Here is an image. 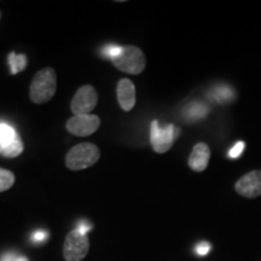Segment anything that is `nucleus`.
I'll list each match as a JSON object with an SVG mask.
<instances>
[{"label": "nucleus", "mask_w": 261, "mask_h": 261, "mask_svg": "<svg viewBox=\"0 0 261 261\" xmlns=\"http://www.w3.org/2000/svg\"><path fill=\"white\" fill-rule=\"evenodd\" d=\"M76 230L83 234H87L89 231L92 230V224H90L87 220H81V221H79V223H77Z\"/></svg>", "instance_id": "19"}, {"label": "nucleus", "mask_w": 261, "mask_h": 261, "mask_svg": "<svg viewBox=\"0 0 261 261\" xmlns=\"http://www.w3.org/2000/svg\"><path fill=\"white\" fill-rule=\"evenodd\" d=\"M16 261H28V259H27V257H24V256H18L17 260H16Z\"/></svg>", "instance_id": "22"}, {"label": "nucleus", "mask_w": 261, "mask_h": 261, "mask_svg": "<svg viewBox=\"0 0 261 261\" xmlns=\"http://www.w3.org/2000/svg\"><path fill=\"white\" fill-rule=\"evenodd\" d=\"M9 65H10V70H11L12 75L18 74L19 71L24 70L25 67H27V56L23 54H15V52H11L9 55Z\"/></svg>", "instance_id": "12"}, {"label": "nucleus", "mask_w": 261, "mask_h": 261, "mask_svg": "<svg viewBox=\"0 0 261 261\" xmlns=\"http://www.w3.org/2000/svg\"><path fill=\"white\" fill-rule=\"evenodd\" d=\"M98 102L97 91L91 85L80 87L74 94L70 108L74 115H89L96 108Z\"/></svg>", "instance_id": "7"}, {"label": "nucleus", "mask_w": 261, "mask_h": 261, "mask_svg": "<svg viewBox=\"0 0 261 261\" xmlns=\"http://www.w3.org/2000/svg\"><path fill=\"white\" fill-rule=\"evenodd\" d=\"M100 126V119L97 115H74L67 121V129L77 137H89L93 135Z\"/></svg>", "instance_id": "8"}, {"label": "nucleus", "mask_w": 261, "mask_h": 261, "mask_svg": "<svg viewBox=\"0 0 261 261\" xmlns=\"http://www.w3.org/2000/svg\"><path fill=\"white\" fill-rule=\"evenodd\" d=\"M122 48H123V46H120V45L110 44V45H107V46L103 48L102 54L104 57L110 58V60H114V58L120 56V54L122 52Z\"/></svg>", "instance_id": "15"}, {"label": "nucleus", "mask_w": 261, "mask_h": 261, "mask_svg": "<svg viewBox=\"0 0 261 261\" xmlns=\"http://www.w3.org/2000/svg\"><path fill=\"white\" fill-rule=\"evenodd\" d=\"M179 129L175 128L174 125H167L161 127L159 125L158 120H154L150 127V143L152 149L158 154H165L172 148L175 137L178 136Z\"/></svg>", "instance_id": "4"}, {"label": "nucleus", "mask_w": 261, "mask_h": 261, "mask_svg": "<svg viewBox=\"0 0 261 261\" xmlns=\"http://www.w3.org/2000/svg\"><path fill=\"white\" fill-rule=\"evenodd\" d=\"M117 100L123 112H130L136 106V87L129 79H121L117 84Z\"/></svg>", "instance_id": "10"}, {"label": "nucleus", "mask_w": 261, "mask_h": 261, "mask_svg": "<svg viewBox=\"0 0 261 261\" xmlns=\"http://www.w3.org/2000/svg\"><path fill=\"white\" fill-rule=\"evenodd\" d=\"M0 17H2V14H0Z\"/></svg>", "instance_id": "23"}, {"label": "nucleus", "mask_w": 261, "mask_h": 261, "mask_svg": "<svg viewBox=\"0 0 261 261\" xmlns=\"http://www.w3.org/2000/svg\"><path fill=\"white\" fill-rule=\"evenodd\" d=\"M23 143L18 133L8 123H0V155L14 159L23 152Z\"/></svg>", "instance_id": "6"}, {"label": "nucleus", "mask_w": 261, "mask_h": 261, "mask_svg": "<svg viewBox=\"0 0 261 261\" xmlns=\"http://www.w3.org/2000/svg\"><path fill=\"white\" fill-rule=\"evenodd\" d=\"M90 249V241L87 234H83L76 228L70 231L65 237L63 255L67 261H81L87 255Z\"/></svg>", "instance_id": "5"}, {"label": "nucleus", "mask_w": 261, "mask_h": 261, "mask_svg": "<svg viewBox=\"0 0 261 261\" xmlns=\"http://www.w3.org/2000/svg\"><path fill=\"white\" fill-rule=\"evenodd\" d=\"M57 90L56 71L52 68L39 70L33 77L29 96L33 103L44 104L50 102Z\"/></svg>", "instance_id": "1"}, {"label": "nucleus", "mask_w": 261, "mask_h": 261, "mask_svg": "<svg viewBox=\"0 0 261 261\" xmlns=\"http://www.w3.org/2000/svg\"><path fill=\"white\" fill-rule=\"evenodd\" d=\"M244 148H246V144H244V142H242V140H240V142H237L236 144H234L232 148L230 149V151H228V156L233 160L238 159L241 155L243 154Z\"/></svg>", "instance_id": "16"}, {"label": "nucleus", "mask_w": 261, "mask_h": 261, "mask_svg": "<svg viewBox=\"0 0 261 261\" xmlns=\"http://www.w3.org/2000/svg\"><path fill=\"white\" fill-rule=\"evenodd\" d=\"M100 158V151L92 143H81L71 148L65 156V165L71 171L92 167Z\"/></svg>", "instance_id": "2"}, {"label": "nucleus", "mask_w": 261, "mask_h": 261, "mask_svg": "<svg viewBox=\"0 0 261 261\" xmlns=\"http://www.w3.org/2000/svg\"><path fill=\"white\" fill-rule=\"evenodd\" d=\"M211 159V150L205 143H198L194 146L189 156V167L195 172H203L208 167Z\"/></svg>", "instance_id": "11"}, {"label": "nucleus", "mask_w": 261, "mask_h": 261, "mask_svg": "<svg viewBox=\"0 0 261 261\" xmlns=\"http://www.w3.org/2000/svg\"><path fill=\"white\" fill-rule=\"evenodd\" d=\"M33 241H34L35 243H42L44 241H46L47 238V232L44 230H38L35 231L34 233H33Z\"/></svg>", "instance_id": "20"}, {"label": "nucleus", "mask_w": 261, "mask_h": 261, "mask_svg": "<svg viewBox=\"0 0 261 261\" xmlns=\"http://www.w3.org/2000/svg\"><path fill=\"white\" fill-rule=\"evenodd\" d=\"M214 94L217 96L218 100H227L230 99L231 96H232V92H231L230 89H227V87L220 86L218 87V90L214 91Z\"/></svg>", "instance_id": "17"}, {"label": "nucleus", "mask_w": 261, "mask_h": 261, "mask_svg": "<svg viewBox=\"0 0 261 261\" xmlns=\"http://www.w3.org/2000/svg\"><path fill=\"white\" fill-rule=\"evenodd\" d=\"M112 61L117 69L132 75L140 74L146 67L144 52L140 50L139 47L132 46V45L123 46L120 56L114 58Z\"/></svg>", "instance_id": "3"}, {"label": "nucleus", "mask_w": 261, "mask_h": 261, "mask_svg": "<svg viewBox=\"0 0 261 261\" xmlns=\"http://www.w3.org/2000/svg\"><path fill=\"white\" fill-rule=\"evenodd\" d=\"M15 184V174L8 169L0 168V192L9 190Z\"/></svg>", "instance_id": "13"}, {"label": "nucleus", "mask_w": 261, "mask_h": 261, "mask_svg": "<svg viewBox=\"0 0 261 261\" xmlns=\"http://www.w3.org/2000/svg\"><path fill=\"white\" fill-rule=\"evenodd\" d=\"M237 194L247 198H255L261 195V171H252L238 179L234 185Z\"/></svg>", "instance_id": "9"}, {"label": "nucleus", "mask_w": 261, "mask_h": 261, "mask_svg": "<svg viewBox=\"0 0 261 261\" xmlns=\"http://www.w3.org/2000/svg\"><path fill=\"white\" fill-rule=\"evenodd\" d=\"M211 249H212V247L208 242H201L196 246V253L201 256L207 255V254L211 252Z\"/></svg>", "instance_id": "18"}, {"label": "nucleus", "mask_w": 261, "mask_h": 261, "mask_svg": "<svg viewBox=\"0 0 261 261\" xmlns=\"http://www.w3.org/2000/svg\"><path fill=\"white\" fill-rule=\"evenodd\" d=\"M17 257L18 256L16 255L15 253H8V254H5L2 259H0V261H16L17 260Z\"/></svg>", "instance_id": "21"}, {"label": "nucleus", "mask_w": 261, "mask_h": 261, "mask_svg": "<svg viewBox=\"0 0 261 261\" xmlns=\"http://www.w3.org/2000/svg\"><path fill=\"white\" fill-rule=\"evenodd\" d=\"M187 114L191 119H201L207 114V108L203 104H194V106L189 107Z\"/></svg>", "instance_id": "14"}]
</instances>
